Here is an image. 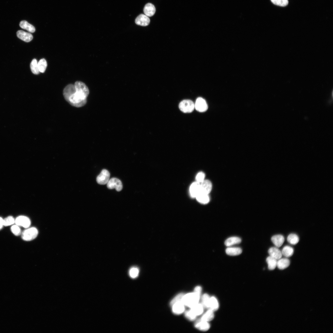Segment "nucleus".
Listing matches in <instances>:
<instances>
[{
	"label": "nucleus",
	"mask_w": 333,
	"mask_h": 333,
	"mask_svg": "<svg viewBox=\"0 0 333 333\" xmlns=\"http://www.w3.org/2000/svg\"><path fill=\"white\" fill-rule=\"evenodd\" d=\"M89 90L83 82L77 81L74 84H69L64 89L63 94L66 101L71 105L80 107L87 103Z\"/></svg>",
	"instance_id": "1"
},
{
	"label": "nucleus",
	"mask_w": 333,
	"mask_h": 333,
	"mask_svg": "<svg viewBox=\"0 0 333 333\" xmlns=\"http://www.w3.org/2000/svg\"><path fill=\"white\" fill-rule=\"evenodd\" d=\"M200 294L196 293H191L184 295L182 302L186 306L191 308L198 303Z\"/></svg>",
	"instance_id": "2"
},
{
	"label": "nucleus",
	"mask_w": 333,
	"mask_h": 333,
	"mask_svg": "<svg viewBox=\"0 0 333 333\" xmlns=\"http://www.w3.org/2000/svg\"><path fill=\"white\" fill-rule=\"evenodd\" d=\"M38 233V231L36 228L31 227L24 230L22 233L21 237L25 241H31L36 237Z\"/></svg>",
	"instance_id": "3"
},
{
	"label": "nucleus",
	"mask_w": 333,
	"mask_h": 333,
	"mask_svg": "<svg viewBox=\"0 0 333 333\" xmlns=\"http://www.w3.org/2000/svg\"><path fill=\"white\" fill-rule=\"evenodd\" d=\"M179 108L184 113H191L195 109V104L191 100H184L180 103Z\"/></svg>",
	"instance_id": "4"
},
{
	"label": "nucleus",
	"mask_w": 333,
	"mask_h": 333,
	"mask_svg": "<svg viewBox=\"0 0 333 333\" xmlns=\"http://www.w3.org/2000/svg\"><path fill=\"white\" fill-rule=\"evenodd\" d=\"M107 187L109 189L115 188L118 191H121L123 187L121 181L116 178H113L109 180L107 183Z\"/></svg>",
	"instance_id": "5"
},
{
	"label": "nucleus",
	"mask_w": 333,
	"mask_h": 333,
	"mask_svg": "<svg viewBox=\"0 0 333 333\" xmlns=\"http://www.w3.org/2000/svg\"><path fill=\"white\" fill-rule=\"evenodd\" d=\"M110 174L109 171L106 169H103L97 178V183L101 185L107 184L109 180Z\"/></svg>",
	"instance_id": "6"
},
{
	"label": "nucleus",
	"mask_w": 333,
	"mask_h": 333,
	"mask_svg": "<svg viewBox=\"0 0 333 333\" xmlns=\"http://www.w3.org/2000/svg\"><path fill=\"white\" fill-rule=\"evenodd\" d=\"M195 108L200 112L206 111L208 109V106L205 100L201 97H198L195 104Z\"/></svg>",
	"instance_id": "7"
},
{
	"label": "nucleus",
	"mask_w": 333,
	"mask_h": 333,
	"mask_svg": "<svg viewBox=\"0 0 333 333\" xmlns=\"http://www.w3.org/2000/svg\"><path fill=\"white\" fill-rule=\"evenodd\" d=\"M16 225L27 228L30 225L31 222L28 217L24 216H20L17 217L15 220Z\"/></svg>",
	"instance_id": "8"
},
{
	"label": "nucleus",
	"mask_w": 333,
	"mask_h": 333,
	"mask_svg": "<svg viewBox=\"0 0 333 333\" xmlns=\"http://www.w3.org/2000/svg\"><path fill=\"white\" fill-rule=\"evenodd\" d=\"M212 187L211 182L208 180H204L200 183V192L208 194Z\"/></svg>",
	"instance_id": "9"
},
{
	"label": "nucleus",
	"mask_w": 333,
	"mask_h": 333,
	"mask_svg": "<svg viewBox=\"0 0 333 333\" xmlns=\"http://www.w3.org/2000/svg\"><path fill=\"white\" fill-rule=\"evenodd\" d=\"M150 22L148 16L144 14H140L136 18L135 23L138 25L142 26L148 25Z\"/></svg>",
	"instance_id": "10"
},
{
	"label": "nucleus",
	"mask_w": 333,
	"mask_h": 333,
	"mask_svg": "<svg viewBox=\"0 0 333 333\" xmlns=\"http://www.w3.org/2000/svg\"><path fill=\"white\" fill-rule=\"evenodd\" d=\"M189 191L191 196L195 198L200 192V183L196 181L192 183L190 186Z\"/></svg>",
	"instance_id": "11"
},
{
	"label": "nucleus",
	"mask_w": 333,
	"mask_h": 333,
	"mask_svg": "<svg viewBox=\"0 0 333 333\" xmlns=\"http://www.w3.org/2000/svg\"><path fill=\"white\" fill-rule=\"evenodd\" d=\"M17 37L22 40L28 42L32 40L33 36L32 35L22 30H19L16 33Z\"/></svg>",
	"instance_id": "12"
},
{
	"label": "nucleus",
	"mask_w": 333,
	"mask_h": 333,
	"mask_svg": "<svg viewBox=\"0 0 333 333\" xmlns=\"http://www.w3.org/2000/svg\"><path fill=\"white\" fill-rule=\"evenodd\" d=\"M184 305L182 302H176L172 306L173 312L176 314H182L185 310Z\"/></svg>",
	"instance_id": "13"
},
{
	"label": "nucleus",
	"mask_w": 333,
	"mask_h": 333,
	"mask_svg": "<svg viewBox=\"0 0 333 333\" xmlns=\"http://www.w3.org/2000/svg\"><path fill=\"white\" fill-rule=\"evenodd\" d=\"M195 326L200 331H206L209 329L210 326L208 322L200 319L195 323Z\"/></svg>",
	"instance_id": "14"
},
{
	"label": "nucleus",
	"mask_w": 333,
	"mask_h": 333,
	"mask_svg": "<svg viewBox=\"0 0 333 333\" xmlns=\"http://www.w3.org/2000/svg\"><path fill=\"white\" fill-rule=\"evenodd\" d=\"M269 256L277 260L282 258V252L277 247H272L269 248L268 251Z\"/></svg>",
	"instance_id": "15"
},
{
	"label": "nucleus",
	"mask_w": 333,
	"mask_h": 333,
	"mask_svg": "<svg viewBox=\"0 0 333 333\" xmlns=\"http://www.w3.org/2000/svg\"><path fill=\"white\" fill-rule=\"evenodd\" d=\"M271 240L274 245L278 248L281 247L285 239L283 236L280 234L272 236Z\"/></svg>",
	"instance_id": "16"
},
{
	"label": "nucleus",
	"mask_w": 333,
	"mask_h": 333,
	"mask_svg": "<svg viewBox=\"0 0 333 333\" xmlns=\"http://www.w3.org/2000/svg\"><path fill=\"white\" fill-rule=\"evenodd\" d=\"M143 11L145 15L148 17L153 16L155 12V8L154 6L151 3L146 4L143 9Z\"/></svg>",
	"instance_id": "17"
},
{
	"label": "nucleus",
	"mask_w": 333,
	"mask_h": 333,
	"mask_svg": "<svg viewBox=\"0 0 333 333\" xmlns=\"http://www.w3.org/2000/svg\"><path fill=\"white\" fill-rule=\"evenodd\" d=\"M290 263V261L288 258H281L277 260V266L280 269H284L289 266Z\"/></svg>",
	"instance_id": "18"
},
{
	"label": "nucleus",
	"mask_w": 333,
	"mask_h": 333,
	"mask_svg": "<svg viewBox=\"0 0 333 333\" xmlns=\"http://www.w3.org/2000/svg\"><path fill=\"white\" fill-rule=\"evenodd\" d=\"M226 253L230 256H236L240 254L242 249L239 247H228L225 250Z\"/></svg>",
	"instance_id": "19"
},
{
	"label": "nucleus",
	"mask_w": 333,
	"mask_h": 333,
	"mask_svg": "<svg viewBox=\"0 0 333 333\" xmlns=\"http://www.w3.org/2000/svg\"><path fill=\"white\" fill-rule=\"evenodd\" d=\"M19 26L22 29L26 30L31 33L35 32V30L34 26L25 20L21 21L19 23Z\"/></svg>",
	"instance_id": "20"
},
{
	"label": "nucleus",
	"mask_w": 333,
	"mask_h": 333,
	"mask_svg": "<svg viewBox=\"0 0 333 333\" xmlns=\"http://www.w3.org/2000/svg\"><path fill=\"white\" fill-rule=\"evenodd\" d=\"M195 198L198 202L203 204L208 203L210 200L208 194L202 192L199 193L195 197Z\"/></svg>",
	"instance_id": "21"
},
{
	"label": "nucleus",
	"mask_w": 333,
	"mask_h": 333,
	"mask_svg": "<svg viewBox=\"0 0 333 333\" xmlns=\"http://www.w3.org/2000/svg\"><path fill=\"white\" fill-rule=\"evenodd\" d=\"M241 242V239L236 236L231 237L226 240L224 244L227 247H230L233 245L238 244Z\"/></svg>",
	"instance_id": "22"
},
{
	"label": "nucleus",
	"mask_w": 333,
	"mask_h": 333,
	"mask_svg": "<svg viewBox=\"0 0 333 333\" xmlns=\"http://www.w3.org/2000/svg\"><path fill=\"white\" fill-rule=\"evenodd\" d=\"M219 303L217 299L214 296L210 297L209 308L214 311L217 310L219 308Z\"/></svg>",
	"instance_id": "23"
},
{
	"label": "nucleus",
	"mask_w": 333,
	"mask_h": 333,
	"mask_svg": "<svg viewBox=\"0 0 333 333\" xmlns=\"http://www.w3.org/2000/svg\"><path fill=\"white\" fill-rule=\"evenodd\" d=\"M214 312L212 310L209 309L203 315L201 320L208 322L211 321L214 317Z\"/></svg>",
	"instance_id": "24"
},
{
	"label": "nucleus",
	"mask_w": 333,
	"mask_h": 333,
	"mask_svg": "<svg viewBox=\"0 0 333 333\" xmlns=\"http://www.w3.org/2000/svg\"><path fill=\"white\" fill-rule=\"evenodd\" d=\"M266 261L269 270H273L276 268L277 266V260L269 256L267 258Z\"/></svg>",
	"instance_id": "25"
},
{
	"label": "nucleus",
	"mask_w": 333,
	"mask_h": 333,
	"mask_svg": "<svg viewBox=\"0 0 333 333\" xmlns=\"http://www.w3.org/2000/svg\"><path fill=\"white\" fill-rule=\"evenodd\" d=\"M191 308V310L196 316L201 314L204 311V306L201 304L198 303Z\"/></svg>",
	"instance_id": "26"
},
{
	"label": "nucleus",
	"mask_w": 333,
	"mask_h": 333,
	"mask_svg": "<svg viewBox=\"0 0 333 333\" xmlns=\"http://www.w3.org/2000/svg\"><path fill=\"white\" fill-rule=\"evenodd\" d=\"M294 251L293 248L289 246L286 245L283 248L281 252L282 255L286 257H289L293 255Z\"/></svg>",
	"instance_id": "27"
},
{
	"label": "nucleus",
	"mask_w": 333,
	"mask_h": 333,
	"mask_svg": "<svg viewBox=\"0 0 333 333\" xmlns=\"http://www.w3.org/2000/svg\"><path fill=\"white\" fill-rule=\"evenodd\" d=\"M287 240L290 244L296 245L299 241V238L297 235L295 234L291 233L289 234L287 237Z\"/></svg>",
	"instance_id": "28"
},
{
	"label": "nucleus",
	"mask_w": 333,
	"mask_h": 333,
	"mask_svg": "<svg viewBox=\"0 0 333 333\" xmlns=\"http://www.w3.org/2000/svg\"><path fill=\"white\" fill-rule=\"evenodd\" d=\"M30 66L31 71L33 74H38L40 72L38 66V63L36 59H34L32 60Z\"/></svg>",
	"instance_id": "29"
},
{
	"label": "nucleus",
	"mask_w": 333,
	"mask_h": 333,
	"mask_svg": "<svg viewBox=\"0 0 333 333\" xmlns=\"http://www.w3.org/2000/svg\"><path fill=\"white\" fill-rule=\"evenodd\" d=\"M47 66L46 60L44 59H42L38 63V66L40 72L43 73L45 72Z\"/></svg>",
	"instance_id": "30"
},
{
	"label": "nucleus",
	"mask_w": 333,
	"mask_h": 333,
	"mask_svg": "<svg viewBox=\"0 0 333 333\" xmlns=\"http://www.w3.org/2000/svg\"><path fill=\"white\" fill-rule=\"evenodd\" d=\"M210 297L207 294L203 295L201 298V304L204 307L209 308V305Z\"/></svg>",
	"instance_id": "31"
},
{
	"label": "nucleus",
	"mask_w": 333,
	"mask_h": 333,
	"mask_svg": "<svg viewBox=\"0 0 333 333\" xmlns=\"http://www.w3.org/2000/svg\"><path fill=\"white\" fill-rule=\"evenodd\" d=\"M15 220L12 216H8L3 219V225L5 226L11 225L15 223Z\"/></svg>",
	"instance_id": "32"
},
{
	"label": "nucleus",
	"mask_w": 333,
	"mask_h": 333,
	"mask_svg": "<svg viewBox=\"0 0 333 333\" xmlns=\"http://www.w3.org/2000/svg\"><path fill=\"white\" fill-rule=\"evenodd\" d=\"M184 295V294L182 293L177 294L171 301L170 303L171 306H172L176 302H182V299Z\"/></svg>",
	"instance_id": "33"
},
{
	"label": "nucleus",
	"mask_w": 333,
	"mask_h": 333,
	"mask_svg": "<svg viewBox=\"0 0 333 333\" xmlns=\"http://www.w3.org/2000/svg\"><path fill=\"white\" fill-rule=\"evenodd\" d=\"M274 4L281 6H286L288 3V0H271Z\"/></svg>",
	"instance_id": "34"
},
{
	"label": "nucleus",
	"mask_w": 333,
	"mask_h": 333,
	"mask_svg": "<svg viewBox=\"0 0 333 333\" xmlns=\"http://www.w3.org/2000/svg\"><path fill=\"white\" fill-rule=\"evenodd\" d=\"M185 317L190 321H193L195 319L196 316L190 310L186 311L185 313Z\"/></svg>",
	"instance_id": "35"
},
{
	"label": "nucleus",
	"mask_w": 333,
	"mask_h": 333,
	"mask_svg": "<svg viewBox=\"0 0 333 333\" xmlns=\"http://www.w3.org/2000/svg\"><path fill=\"white\" fill-rule=\"evenodd\" d=\"M139 271L138 269L136 267L131 268L129 271V275L132 278H135L138 276Z\"/></svg>",
	"instance_id": "36"
},
{
	"label": "nucleus",
	"mask_w": 333,
	"mask_h": 333,
	"mask_svg": "<svg viewBox=\"0 0 333 333\" xmlns=\"http://www.w3.org/2000/svg\"><path fill=\"white\" fill-rule=\"evenodd\" d=\"M11 230L12 232L15 236H18L21 233V230L19 226L15 225L11 226Z\"/></svg>",
	"instance_id": "37"
},
{
	"label": "nucleus",
	"mask_w": 333,
	"mask_h": 333,
	"mask_svg": "<svg viewBox=\"0 0 333 333\" xmlns=\"http://www.w3.org/2000/svg\"><path fill=\"white\" fill-rule=\"evenodd\" d=\"M205 177V175L203 172H199L196 175L195 177L196 181L200 183L204 180Z\"/></svg>",
	"instance_id": "38"
},
{
	"label": "nucleus",
	"mask_w": 333,
	"mask_h": 333,
	"mask_svg": "<svg viewBox=\"0 0 333 333\" xmlns=\"http://www.w3.org/2000/svg\"><path fill=\"white\" fill-rule=\"evenodd\" d=\"M202 288L200 286H196L194 289V292L197 294H200L202 291Z\"/></svg>",
	"instance_id": "39"
},
{
	"label": "nucleus",
	"mask_w": 333,
	"mask_h": 333,
	"mask_svg": "<svg viewBox=\"0 0 333 333\" xmlns=\"http://www.w3.org/2000/svg\"><path fill=\"white\" fill-rule=\"evenodd\" d=\"M3 226V219L0 217V230L2 228Z\"/></svg>",
	"instance_id": "40"
}]
</instances>
